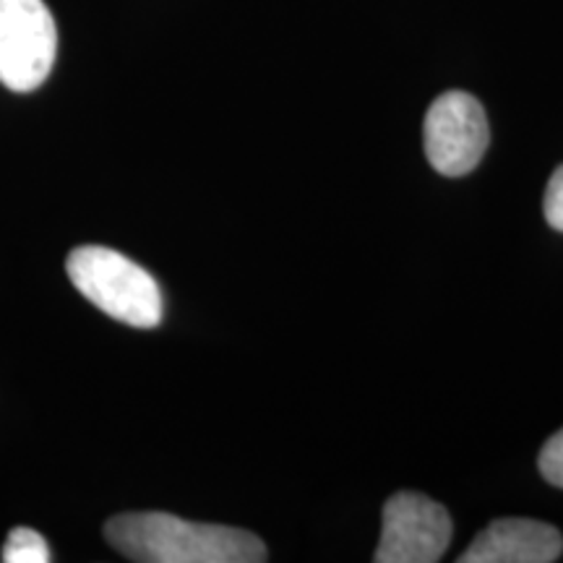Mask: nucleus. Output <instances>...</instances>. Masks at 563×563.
Returning <instances> with one entry per match:
<instances>
[{"mask_svg":"<svg viewBox=\"0 0 563 563\" xmlns=\"http://www.w3.org/2000/svg\"><path fill=\"white\" fill-rule=\"evenodd\" d=\"M104 538L139 563H262L269 559L262 538L224 525L186 522L165 511L118 514Z\"/></svg>","mask_w":563,"mask_h":563,"instance_id":"1","label":"nucleus"},{"mask_svg":"<svg viewBox=\"0 0 563 563\" xmlns=\"http://www.w3.org/2000/svg\"><path fill=\"white\" fill-rule=\"evenodd\" d=\"M66 272L76 290L110 319L136 329H154L165 316L157 279L123 253L81 245L70 251Z\"/></svg>","mask_w":563,"mask_h":563,"instance_id":"2","label":"nucleus"},{"mask_svg":"<svg viewBox=\"0 0 563 563\" xmlns=\"http://www.w3.org/2000/svg\"><path fill=\"white\" fill-rule=\"evenodd\" d=\"M58 55V26L42 0H0V84L5 89H40Z\"/></svg>","mask_w":563,"mask_h":563,"instance_id":"3","label":"nucleus"},{"mask_svg":"<svg viewBox=\"0 0 563 563\" xmlns=\"http://www.w3.org/2000/svg\"><path fill=\"white\" fill-rule=\"evenodd\" d=\"M426 157L443 178H462L481 165L490 129L483 104L467 91H443L428 108L422 123Z\"/></svg>","mask_w":563,"mask_h":563,"instance_id":"4","label":"nucleus"},{"mask_svg":"<svg viewBox=\"0 0 563 563\" xmlns=\"http://www.w3.org/2000/svg\"><path fill=\"white\" fill-rule=\"evenodd\" d=\"M452 517L422 493L402 490L384 506L378 563H435L452 543Z\"/></svg>","mask_w":563,"mask_h":563,"instance_id":"5","label":"nucleus"},{"mask_svg":"<svg viewBox=\"0 0 563 563\" xmlns=\"http://www.w3.org/2000/svg\"><path fill=\"white\" fill-rule=\"evenodd\" d=\"M563 553V538L540 519H496L477 532L462 563H551Z\"/></svg>","mask_w":563,"mask_h":563,"instance_id":"6","label":"nucleus"},{"mask_svg":"<svg viewBox=\"0 0 563 563\" xmlns=\"http://www.w3.org/2000/svg\"><path fill=\"white\" fill-rule=\"evenodd\" d=\"M3 563H47L51 561V548L40 532L30 527H16L11 530L3 545Z\"/></svg>","mask_w":563,"mask_h":563,"instance_id":"7","label":"nucleus"},{"mask_svg":"<svg viewBox=\"0 0 563 563\" xmlns=\"http://www.w3.org/2000/svg\"><path fill=\"white\" fill-rule=\"evenodd\" d=\"M538 467L548 483L555 485V488H563V428L559 433H553L545 441V446L540 449Z\"/></svg>","mask_w":563,"mask_h":563,"instance_id":"8","label":"nucleus"},{"mask_svg":"<svg viewBox=\"0 0 563 563\" xmlns=\"http://www.w3.org/2000/svg\"><path fill=\"white\" fill-rule=\"evenodd\" d=\"M543 211L548 224H551L553 230L563 232V165L553 173V178L548 180Z\"/></svg>","mask_w":563,"mask_h":563,"instance_id":"9","label":"nucleus"}]
</instances>
